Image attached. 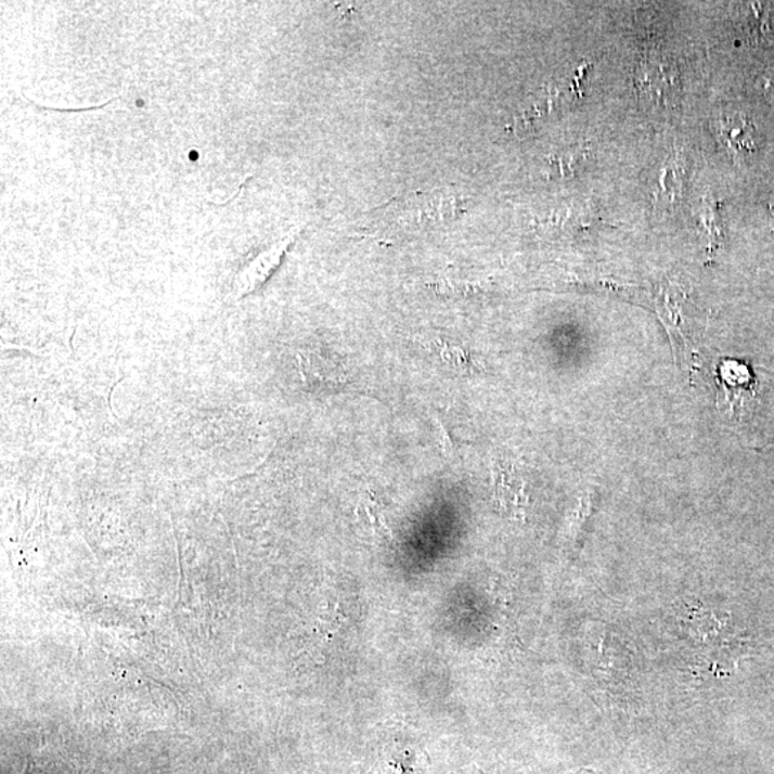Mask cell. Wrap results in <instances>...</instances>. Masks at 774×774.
Returning <instances> with one entry per match:
<instances>
[{"mask_svg":"<svg viewBox=\"0 0 774 774\" xmlns=\"http://www.w3.org/2000/svg\"><path fill=\"white\" fill-rule=\"evenodd\" d=\"M424 347L438 359L444 371L460 376H473L482 372V366L466 347L447 339V337H429V339H426Z\"/></svg>","mask_w":774,"mask_h":774,"instance_id":"obj_4","label":"cell"},{"mask_svg":"<svg viewBox=\"0 0 774 774\" xmlns=\"http://www.w3.org/2000/svg\"><path fill=\"white\" fill-rule=\"evenodd\" d=\"M758 86L763 95L766 96V100L774 101V73L764 74L759 79Z\"/></svg>","mask_w":774,"mask_h":774,"instance_id":"obj_10","label":"cell"},{"mask_svg":"<svg viewBox=\"0 0 774 774\" xmlns=\"http://www.w3.org/2000/svg\"><path fill=\"white\" fill-rule=\"evenodd\" d=\"M464 199L457 195L440 193H416L396 199L377 210L371 225L382 234L411 233L413 230L430 229L455 220L464 211Z\"/></svg>","mask_w":774,"mask_h":774,"instance_id":"obj_1","label":"cell"},{"mask_svg":"<svg viewBox=\"0 0 774 774\" xmlns=\"http://www.w3.org/2000/svg\"><path fill=\"white\" fill-rule=\"evenodd\" d=\"M715 131L734 159L750 157L759 149L758 129L743 115L720 118Z\"/></svg>","mask_w":774,"mask_h":774,"instance_id":"obj_3","label":"cell"},{"mask_svg":"<svg viewBox=\"0 0 774 774\" xmlns=\"http://www.w3.org/2000/svg\"><path fill=\"white\" fill-rule=\"evenodd\" d=\"M589 155L590 153L586 145H576L571 146V149L560 151V153L551 155L549 164L551 170L557 173V176L568 178L576 176L578 171L582 170Z\"/></svg>","mask_w":774,"mask_h":774,"instance_id":"obj_7","label":"cell"},{"mask_svg":"<svg viewBox=\"0 0 774 774\" xmlns=\"http://www.w3.org/2000/svg\"><path fill=\"white\" fill-rule=\"evenodd\" d=\"M684 189V168L679 158H671L658 173L657 190L654 193L657 206L674 207Z\"/></svg>","mask_w":774,"mask_h":774,"instance_id":"obj_5","label":"cell"},{"mask_svg":"<svg viewBox=\"0 0 774 774\" xmlns=\"http://www.w3.org/2000/svg\"><path fill=\"white\" fill-rule=\"evenodd\" d=\"M297 364H299L302 384L314 394H333L351 387L346 373L311 351H299Z\"/></svg>","mask_w":774,"mask_h":774,"instance_id":"obj_2","label":"cell"},{"mask_svg":"<svg viewBox=\"0 0 774 774\" xmlns=\"http://www.w3.org/2000/svg\"><path fill=\"white\" fill-rule=\"evenodd\" d=\"M769 208H771L772 215L774 216V193L772 195L771 202H769Z\"/></svg>","mask_w":774,"mask_h":774,"instance_id":"obj_11","label":"cell"},{"mask_svg":"<svg viewBox=\"0 0 774 774\" xmlns=\"http://www.w3.org/2000/svg\"><path fill=\"white\" fill-rule=\"evenodd\" d=\"M363 508L364 513H366L367 515L369 520H371L373 532H375L377 537L384 538V540L386 541L394 540V536H391L390 528L387 527L385 519L382 518V515L379 514V511H377L376 505H373L372 502H364Z\"/></svg>","mask_w":774,"mask_h":774,"instance_id":"obj_9","label":"cell"},{"mask_svg":"<svg viewBox=\"0 0 774 774\" xmlns=\"http://www.w3.org/2000/svg\"><path fill=\"white\" fill-rule=\"evenodd\" d=\"M284 248L286 247H275L273 250L267 251L266 255L257 258V260L253 262L246 271H244L238 283L240 292H242L243 295H247V293L256 291L257 287H260L261 284L266 282V279L269 278L271 270L279 265V260L283 255Z\"/></svg>","mask_w":774,"mask_h":774,"instance_id":"obj_6","label":"cell"},{"mask_svg":"<svg viewBox=\"0 0 774 774\" xmlns=\"http://www.w3.org/2000/svg\"><path fill=\"white\" fill-rule=\"evenodd\" d=\"M430 288H434L436 295L447 297V299H465V297L468 299V297L483 292L482 283L452 279L436 280L430 284Z\"/></svg>","mask_w":774,"mask_h":774,"instance_id":"obj_8","label":"cell"}]
</instances>
